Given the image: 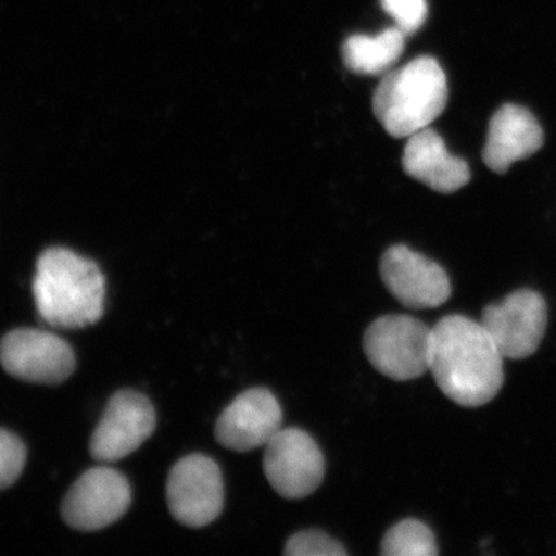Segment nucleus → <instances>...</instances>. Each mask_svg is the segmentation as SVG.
Instances as JSON below:
<instances>
[{
	"label": "nucleus",
	"mask_w": 556,
	"mask_h": 556,
	"mask_svg": "<svg viewBox=\"0 0 556 556\" xmlns=\"http://www.w3.org/2000/svg\"><path fill=\"white\" fill-rule=\"evenodd\" d=\"M430 371L455 404L481 407L503 387L504 356L481 321L452 314L433 328Z\"/></svg>",
	"instance_id": "f257e3e1"
},
{
	"label": "nucleus",
	"mask_w": 556,
	"mask_h": 556,
	"mask_svg": "<svg viewBox=\"0 0 556 556\" xmlns=\"http://www.w3.org/2000/svg\"><path fill=\"white\" fill-rule=\"evenodd\" d=\"M33 294L40 318L50 327L86 328L104 314L105 278L91 260L51 248L38 260Z\"/></svg>",
	"instance_id": "f03ea898"
},
{
	"label": "nucleus",
	"mask_w": 556,
	"mask_h": 556,
	"mask_svg": "<svg viewBox=\"0 0 556 556\" xmlns=\"http://www.w3.org/2000/svg\"><path fill=\"white\" fill-rule=\"evenodd\" d=\"M447 76L431 56L409 61L387 73L372 97V112L393 138H409L427 129L444 112Z\"/></svg>",
	"instance_id": "7ed1b4c3"
},
{
	"label": "nucleus",
	"mask_w": 556,
	"mask_h": 556,
	"mask_svg": "<svg viewBox=\"0 0 556 556\" xmlns=\"http://www.w3.org/2000/svg\"><path fill=\"white\" fill-rule=\"evenodd\" d=\"M431 342L433 328L419 318L390 314L369 325L364 350L380 375L404 382L430 371Z\"/></svg>",
	"instance_id": "20e7f679"
},
{
	"label": "nucleus",
	"mask_w": 556,
	"mask_h": 556,
	"mask_svg": "<svg viewBox=\"0 0 556 556\" xmlns=\"http://www.w3.org/2000/svg\"><path fill=\"white\" fill-rule=\"evenodd\" d=\"M486 329L504 358L522 361L536 353L547 327V303L533 289H518L482 311Z\"/></svg>",
	"instance_id": "39448f33"
},
{
	"label": "nucleus",
	"mask_w": 556,
	"mask_h": 556,
	"mask_svg": "<svg viewBox=\"0 0 556 556\" xmlns=\"http://www.w3.org/2000/svg\"><path fill=\"white\" fill-rule=\"evenodd\" d=\"M225 503L222 471L204 455L182 457L167 478L172 517L188 527H204L219 517Z\"/></svg>",
	"instance_id": "423d86ee"
},
{
	"label": "nucleus",
	"mask_w": 556,
	"mask_h": 556,
	"mask_svg": "<svg viewBox=\"0 0 556 556\" xmlns=\"http://www.w3.org/2000/svg\"><path fill=\"white\" fill-rule=\"evenodd\" d=\"M263 467L270 486L287 500L309 496L325 477V459L320 448L300 428H281L270 439Z\"/></svg>",
	"instance_id": "0eeeda50"
},
{
	"label": "nucleus",
	"mask_w": 556,
	"mask_h": 556,
	"mask_svg": "<svg viewBox=\"0 0 556 556\" xmlns=\"http://www.w3.org/2000/svg\"><path fill=\"white\" fill-rule=\"evenodd\" d=\"M0 364L13 378L58 386L76 367L72 348L60 336L40 329H16L0 342Z\"/></svg>",
	"instance_id": "6e6552de"
},
{
	"label": "nucleus",
	"mask_w": 556,
	"mask_h": 556,
	"mask_svg": "<svg viewBox=\"0 0 556 556\" xmlns=\"http://www.w3.org/2000/svg\"><path fill=\"white\" fill-rule=\"evenodd\" d=\"M131 503L129 481L110 467H94L72 485L62 503L70 527L94 532L118 521Z\"/></svg>",
	"instance_id": "1a4fd4ad"
},
{
	"label": "nucleus",
	"mask_w": 556,
	"mask_h": 556,
	"mask_svg": "<svg viewBox=\"0 0 556 556\" xmlns=\"http://www.w3.org/2000/svg\"><path fill=\"white\" fill-rule=\"evenodd\" d=\"M156 427V413L144 394L121 390L110 399L90 441V453L112 464L141 447Z\"/></svg>",
	"instance_id": "9d476101"
},
{
	"label": "nucleus",
	"mask_w": 556,
	"mask_h": 556,
	"mask_svg": "<svg viewBox=\"0 0 556 556\" xmlns=\"http://www.w3.org/2000/svg\"><path fill=\"white\" fill-rule=\"evenodd\" d=\"M380 277L405 308H439L452 295V283L444 268L404 244L387 249L380 260Z\"/></svg>",
	"instance_id": "9b49d317"
},
{
	"label": "nucleus",
	"mask_w": 556,
	"mask_h": 556,
	"mask_svg": "<svg viewBox=\"0 0 556 556\" xmlns=\"http://www.w3.org/2000/svg\"><path fill=\"white\" fill-rule=\"evenodd\" d=\"M281 420L283 413L277 397L266 388H251L219 415L215 438L233 452H251L268 445L281 430Z\"/></svg>",
	"instance_id": "f8f14e48"
},
{
	"label": "nucleus",
	"mask_w": 556,
	"mask_h": 556,
	"mask_svg": "<svg viewBox=\"0 0 556 556\" xmlns=\"http://www.w3.org/2000/svg\"><path fill=\"white\" fill-rule=\"evenodd\" d=\"M543 129L532 112L517 104L496 110L489 124L482 159L490 170L506 174L511 164L541 149Z\"/></svg>",
	"instance_id": "ddd939ff"
},
{
	"label": "nucleus",
	"mask_w": 556,
	"mask_h": 556,
	"mask_svg": "<svg viewBox=\"0 0 556 556\" xmlns=\"http://www.w3.org/2000/svg\"><path fill=\"white\" fill-rule=\"evenodd\" d=\"M402 166L408 177L439 193H453L470 181L466 161L448 152L437 130L417 131L408 138Z\"/></svg>",
	"instance_id": "4468645a"
},
{
	"label": "nucleus",
	"mask_w": 556,
	"mask_h": 556,
	"mask_svg": "<svg viewBox=\"0 0 556 556\" xmlns=\"http://www.w3.org/2000/svg\"><path fill=\"white\" fill-rule=\"evenodd\" d=\"M407 35L397 27L387 28L378 35H353L342 47L343 62L350 72L358 75H387L402 56Z\"/></svg>",
	"instance_id": "2eb2a0df"
},
{
	"label": "nucleus",
	"mask_w": 556,
	"mask_h": 556,
	"mask_svg": "<svg viewBox=\"0 0 556 556\" xmlns=\"http://www.w3.org/2000/svg\"><path fill=\"white\" fill-rule=\"evenodd\" d=\"M386 556H434L437 540L430 527L417 519H404L388 530L380 547Z\"/></svg>",
	"instance_id": "dca6fc26"
},
{
	"label": "nucleus",
	"mask_w": 556,
	"mask_h": 556,
	"mask_svg": "<svg viewBox=\"0 0 556 556\" xmlns=\"http://www.w3.org/2000/svg\"><path fill=\"white\" fill-rule=\"evenodd\" d=\"M285 554L289 556H345L346 548L334 538L318 530H305L289 538Z\"/></svg>",
	"instance_id": "f3484780"
},
{
	"label": "nucleus",
	"mask_w": 556,
	"mask_h": 556,
	"mask_svg": "<svg viewBox=\"0 0 556 556\" xmlns=\"http://www.w3.org/2000/svg\"><path fill=\"white\" fill-rule=\"evenodd\" d=\"M27 460V450L20 438L0 430V490L9 489L20 479Z\"/></svg>",
	"instance_id": "a211bd4d"
},
{
	"label": "nucleus",
	"mask_w": 556,
	"mask_h": 556,
	"mask_svg": "<svg viewBox=\"0 0 556 556\" xmlns=\"http://www.w3.org/2000/svg\"><path fill=\"white\" fill-rule=\"evenodd\" d=\"M382 9L407 36L415 35L428 16L427 0H382Z\"/></svg>",
	"instance_id": "6ab92c4d"
}]
</instances>
